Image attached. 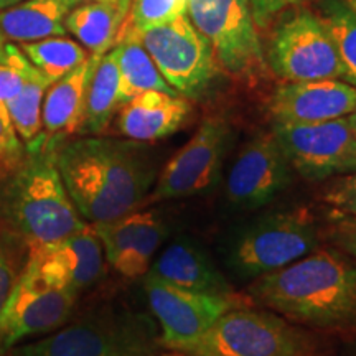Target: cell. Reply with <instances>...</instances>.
Segmentation results:
<instances>
[{
	"mask_svg": "<svg viewBox=\"0 0 356 356\" xmlns=\"http://www.w3.org/2000/svg\"><path fill=\"white\" fill-rule=\"evenodd\" d=\"M101 56L89 58L66 76L56 79L48 88L43 99L42 122L48 136H71L81 132L89 79Z\"/></svg>",
	"mask_w": 356,
	"mask_h": 356,
	"instance_id": "cell-20",
	"label": "cell"
},
{
	"mask_svg": "<svg viewBox=\"0 0 356 356\" xmlns=\"http://www.w3.org/2000/svg\"><path fill=\"white\" fill-rule=\"evenodd\" d=\"M26 251L25 239L0 220V312L24 270Z\"/></svg>",
	"mask_w": 356,
	"mask_h": 356,
	"instance_id": "cell-29",
	"label": "cell"
},
{
	"mask_svg": "<svg viewBox=\"0 0 356 356\" xmlns=\"http://www.w3.org/2000/svg\"><path fill=\"white\" fill-rule=\"evenodd\" d=\"M318 246V226L309 208L267 213L249 221L231 236L226 266L241 279L282 269Z\"/></svg>",
	"mask_w": 356,
	"mask_h": 356,
	"instance_id": "cell-6",
	"label": "cell"
},
{
	"mask_svg": "<svg viewBox=\"0 0 356 356\" xmlns=\"http://www.w3.org/2000/svg\"><path fill=\"white\" fill-rule=\"evenodd\" d=\"M168 350L185 356H310L315 345L282 315L248 305L226 312L202 335Z\"/></svg>",
	"mask_w": 356,
	"mask_h": 356,
	"instance_id": "cell-5",
	"label": "cell"
},
{
	"mask_svg": "<svg viewBox=\"0 0 356 356\" xmlns=\"http://www.w3.org/2000/svg\"><path fill=\"white\" fill-rule=\"evenodd\" d=\"M79 293L53 286L24 266L0 312V355L30 337L48 335L68 322Z\"/></svg>",
	"mask_w": 356,
	"mask_h": 356,
	"instance_id": "cell-12",
	"label": "cell"
},
{
	"mask_svg": "<svg viewBox=\"0 0 356 356\" xmlns=\"http://www.w3.org/2000/svg\"><path fill=\"white\" fill-rule=\"evenodd\" d=\"M91 226L109 264L131 279L147 274L160 246L170 234L168 222L157 210H134L115 220Z\"/></svg>",
	"mask_w": 356,
	"mask_h": 356,
	"instance_id": "cell-16",
	"label": "cell"
},
{
	"mask_svg": "<svg viewBox=\"0 0 356 356\" xmlns=\"http://www.w3.org/2000/svg\"><path fill=\"white\" fill-rule=\"evenodd\" d=\"M144 291L152 317L162 328L160 346H170L188 341L207 332L226 312L248 307L246 297L211 296L185 291L150 275H144Z\"/></svg>",
	"mask_w": 356,
	"mask_h": 356,
	"instance_id": "cell-13",
	"label": "cell"
},
{
	"mask_svg": "<svg viewBox=\"0 0 356 356\" xmlns=\"http://www.w3.org/2000/svg\"><path fill=\"white\" fill-rule=\"evenodd\" d=\"M20 2H24V0H0V10L15 6V3H20Z\"/></svg>",
	"mask_w": 356,
	"mask_h": 356,
	"instance_id": "cell-37",
	"label": "cell"
},
{
	"mask_svg": "<svg viewBox=\"0 0 356 356\" xmlns=\"http://www.w3.org/2000/svg\"><path fill=\"white\" fill-rule=\"evenodd\" d=\"M140 144L88 137L55 152L66 191L88 225L127 215L149 197L157 172Z\"/></svg>",
	"mask_w": 356,
	"mask_h": 356,
	"instance_id": "cell-1",
	"label": "cell"
},
{
	"mask_svg": "<svg viewBox=\"0 0 356 356\" xmlns=\"http://www.w3.org/2000/svg\"><path fill=\"white\" fill-rule=\"evenodd\" d=\"M115 61L121 74V101L122 104L134 96L145 91H162L168 95H177L170 88L154 60L139 42V38L127 33L119 38L113 48Z\"/></svg>",
	"mask_w": 356,
	"mask_h": 356,
	"instance_id": "cell-24",
	"label": "cell"
},
{
	"mask_svg": "<svg viewBox=\"0 0 356 356\" xmlns=\"http://www.w3.org/2000/svg\"><path fill=\"white\" fill-rule=\"evenodd\" d=\"M51 84V79H48L33 66L19 95L6 104L13 127H15L20 139L26 144H32L37 140L40 131L43 129V99Z\"/></svg>",
	"mask_w": 356,
	"mask_h": 356,
	"instance_id": "cell-27",
	"label": "cell"
},
{
	"mask_svg": "<svg viewBox=\"0 0 356 356\" xmlns=\"http://www.w3.org/2000/svg\"><path fill=\"white\" fill-rule=\"evenodd\" d=\"M254 304L293 323L330 330L356 328V259L338 248H315L248 287Z\"/></svg>",
	"mask_w": 356,
	"mask_h": 356,
	"instance_id": "cell-2",
	"label": "cell"
},
{
	"mask_svg": "<svg viewBox=\"0 0 356 356\" xmlns=\"http://www.w3.org/2000/svg\"><path fill=\"white\" fill-rule=\"evenodd\" d=\"M8 47H10V43H8L6 37L0 33V61L8 60Z\"/></svg>",
	"mask_w": 356,
	"mask_h": 356,
	"instance_id": "cell-35",
	"label": "cell"
},
{
	"mask_svg": "<svg viewBox=\"0 0 356 356\" xmlns=\"http://www.w3.org/2000/svg\"><path fill=\"white\" fill-rule=\"evenodd\" d=\"M162 356H185V355H181V353H177V351H170V353H163Z\"/></svg>",
	"mask_w": 356,
	"mask_h": 356,
	"instance_id": "cell-39",
	"label": "cell"
},
{
	"mask_svg": "<svg viewBox=\"0 0 356 356\" xmlns=\"http://www.w3.org/2000/svg\"><path fill=\"white\" fill-rule=\"evenodd\" d=\"M315 13L337 48L341 81L356 88V15L343 0H322Z\"/></svg>",
	"mask_w": 356,
	"mask_h": 356,
	"instance_id": "cell-25",
	"label": "cell"
},
{
	"mask_svg": "<svg viewBox=\"0 0 356 356\" xmlns=\"http://www.w3.org/2000/svg\"><path fill=\"white\" fill-rule=\"evenodd\" d=\"M33 65L15 43L8 47V60L0 61V104H7L20 92Z\"/></svg>",
	"mask_w": 356,
	"mask_h": 356,
	"instance_id": "cell-31",
	"label": "cell"
},
{
	"mask_svg": "<svg viewBox=\"0 0 356 356\" xmlns=\"http://www.w3.org/2000/svg\"><path fill=\"white\" fill-rule=\"evenodd\" d=\"M356 109V88L341 79L280 83L267 101L273 124H314L346 118Z\"/></svg>",
	"mask_w": 356,
	"mask_h": 356,
	"instance_id": "cell-17",
	"label": "cell"
},
{
	"mask_svg": "<svg viewBox=\"0 0 356 356\" xmlns=\"http://www.w3.org/2000/svg\"><path fill=\"white\" fill-rule=\"evenodd\" d=\"M346 119H348V122H350V127H351V131H353L355 137H356V109H355L353 113H351V114L346 115Z\"/></svg>",
	"mask_w": 356,
	"mask_h": 356,
	"instance_id": "cell-36",
	"label": "cell"
},
{
	"mask_svg": "<svg viewBox=\"0 0 356 356\" xmlns=\"http://www.w3.org/2000/svg\"><path fill=\"white\" fill-rule=\"evenodd\" d=\"M2 181L0 220L26 244L61 241L88 225L66 191L55 152L35 150Z\"/></svg>",
	"mask_w": 356,
	"mask_h": 356,
	"instance_id": "cell-3",
	"label": "cell"
},
{
	"mask_svg": "<svg viewBox=\"0 0 356 356\" xmlns=\"http://www.w3.org/2000/svg\"><path fill=\"white\" fill-rule=\"evenodd\" d=\"M343 2L351 8V12L356 15V0H343Z\"/></svg>",
	"mask_w": 356,
	"mask_h": 356,
	"instance_id": "cell-38",
	"label": "cell"
},
{
	"mask_svg": "<svg viewBox=\"0 0 356 356\" xmlns=\"http://www.w3.org/2000/svg\"><path fill=\"white\" fill-rule=\"evenodd\" d=\"M147 275L185 291L211 296H236L233 284L218 269L204 249L181 236L172 241L152 261Z\"/></svg>",
	"mask_w": 356,
	"mask_h": 356,
	"instance_id": "cell-18",
	"label": "cell"
},
{
	"mask_svg": "<svg viewBox=\"0 0 356 356\" xmlns=\"http://www.w3.org/2000/svg\"><path fill=\"white\" fill-rule=\"evenodd\" d=\"M147 356H155V355H147Z\"/></svg>",
	"mask_w": 356,
	"mask_h": 356,
	"instance_id": "cell-41",
	"label": "cell"
},
{
	"mask_svg": "<svg viewBox=\"0 0 356 356\" xmlns=\"http://www.w3.org/2000/svg\"><path fill=\"white\" fill-rule=\"evenodd\" d=\"M327 229L332 244L356 259V218L335 213Z\"/></svg>",
	"mask_w": 356,
	"mask_h": 356,
	"instance_id": "cell-34",
	"label": "cell"
},
{
	"mask_svg": "<svg viewBox=\"0 0 356 356\" xmlns=\"http://www.w3.org/2000/svg\"><path fill=\"white\" fill-rule=\"evenodd\" d=\"M309 2H314V0H249V6H251L256 25L264 29L279 15H284L292 8L296 10V8L305 7Z\"/></svg>",
	"mask_w": 356,
	"mask_h": 356,
	"instance_id": "cell-33",
	"label": "cell"
},
{
	"mask_svg": "<svg viewBox=\"0 0 356 356\" xmlns=\"http://www.w3.org/2000/svg\"><path fill=\"white\" fill-rule=\"evenodd\" d=\"M25 267L53 286L79 293L104 274V251L91 225L48 244H26Z\"/></svg>",
	"mask_w": 356,
	"mask_h": 356,
	"instance_id": "cell-15",
	"label": "cell"
},
{
	"mask_svg": "<svg viewBox=\"0 0 356 356\" xmlns=\"http://www.w3.org/2000/svg\"><path fill=\"white\" fill-rule=\"evenodd\" d=\"M292 167L274 132L252 137L236 157L226 180V203L233 210H259L292 181Z\"/></svg>",
	"mask_w": 356,
	"mask_h": 356,
	"instance_id": "cell-14",
	"label": "cell"
},
{
	"mask_svg": "<svg viewBox=\"0 0 356 356\" xmlns=\"http://www.w3.org/2000/svg\"><path fill=\"white\" fill-rule=\"evenodd\" d=\"M131 0H104L79 3L65 19L66 32L86 48L89 55L102 56L121 38Z\"/></svg>",
	"mask_w": 356,
	"mask_h": 356,
	"instance_id": "cell-22",
	"label": "cell"
},
{
	"mask_svg": "<svg viewBox=\"0 0 356 356\" xmlns=\"http://www.w3.org/2000/svg\"><path fill=\"white\" fill-rule=\"evenodd\" d=\"M19 48L26 60L53 83L76 70L89 58L86 48L66 35L32 43H20Z\"/></svg>",
	"mask_w": 356,
	"mask_h": 356,
	"instance_id": "cell-26",
	"label": "cell"
},
{
	"mask_svg": "<svg viewBox=\"0 0 356 356\" xmlns=\"http://www.w3.org/2000/svg\"><path fill=\"white\" fill-rule=\"evenodd\" d=\"M118 131L136 142L165 139L180 131L191 114V102L180 95L145 91L118 111Z\"/></svg>",
	"mask_w": 356,
	"mask_h": 356,
	"instance_id": "cell-19",
	"label": "cell"
},
{
	"mask_svg": "<svg viewBox=\"0 0 356 356\" xmlns=\"http://www.w3.org/2000/svg\"><path fill=\"white\" fill-rule=\"evenodd\" d=\"M322 200L340 215L356 218V170L328 178L322 190Z\"/></svg>",
	"mask_w": 356,
	"mask_h": 356,
	"instance_id": "cell-32",
	"label": "cell"
},
{
	"mask_svg": "<svg viewBox=\"0 0 356 356\" xmlns=\"http://www.w3.org/2000/svg\"><path fill=\"white\" fill-rule=\"evenodd\" d=\"M159 346L157 323L150 315L109 307L0 356H147Z\"/></svg>",
	"mask_w": 356,
	"mask_h": 356,
	"instance_id": "cell-4",
	"label": "cell"
},
{
	"mask_svg": "<svg viewBox=\"0 0 356 356\" xmlns=\"http://www.w3.org/2000/svg\"><path fill=\"white\" fill-rule=\"evenodd\" d=\"M131 35L144 44L163 79L177 95L186 99H202L213 88L221 70L211 47L186 13L163 25Z\"/></svg>",
	"mask_w": 356,
	"mask_h": 356,
	"instance_id": "cell-8",
	"label": "cell"
},
{
	"mask_svg": "<svg viewBox=\"0 0 356 356\" xmlns=\"http://www.w3.org/2000/svg\"><path fill=\"white\" fill-rule=\"evenodd\" d=\"M186 13V0H131L121 37L163 25Z\"/></svg>",
	"mask_w": 356,
	"mask_h": 356,
	"instance_id": "cell-28",
	"label": "cell"
},
{
	"mask_svg": "<svg viewBox=\"0 0 356 356\" xmlns=\"http://www.w3.org/2000/svg\"><path fill=\"white\" fill-rule=\"evenodd\" d=\"M231 140L233 129L226 119L218 115L204 119L193 137L160 172L147 202L180 200L210 190L220 180Z\"/></svg>",
	"mask_w": 356,
	"mask_h": 356,
	"instance_id": "cell-10",
	"label": "cell"
},
{
	"mask_svg": "<svg viewBox=\"0 0 356 356\" xmlns=\"http://www.w3.org/2000/svg\"><path fill=\"white\" fill-rule=\"evenodd\" d=\"M26 157L24 140L17 134L6 104H0V180L15 172Z\"/></svg>",
	"mask_w": 356,
	"mask_h": 356,
	"instance_id": "cell-30",
	"label": "cell"
},
{
	"mask_svg": "<svg viewBox=\"0 0 356 356\" xmlns=\"http://www.w3.org/2000/svg\"><path fill=\"white\" fill-rule=\"evenodd\" d=\"M81 2H104V0H81Z\"/></svg>",
	"mask_w": 356,
	"mask_h": 356,
	"instance_id": "cell-40",
	"label": "cell"
},
{
	"mask_svg": "<svg viewBox=\"0 0 356 356\" xmlns=\"http://www.w3.org/2000/svg\"><path fill=\"white\" fill-rule=\"evenodd\" d=\"M267 66L287 83L341 79V65L327 29L314 10L296 8L270 35Z\"/></svg>",
	"mask_w": 356,
	"mask_h": 356,
	"instance_id": "cell-9",
	"label": "cell"
},
{
	"mask_svg": "<svg viewBox=\"0 0 356 356\" xmlns=\"http://www.w3.org/2000/svg\"><path fill=\"white\" fill-rule=\"evenodd\" d=\"M79 3L81 0H24L0 10V33L19 44L65 37L66 15Z\"/></svg>",
	"mask_w": 356,
	"mask_h": 356,
	"instance_id": "cell-21",
	"label": "cell"
},
{
	"mask_svg": "<svg viewBox=\"0 0 356 356\" xmlns=\"http://www.w3.org/2000/svg\"><path fill=\"white\" fill-rule=\"evenodd\" d=\"M284 154L302 178L327 181L356 170V137L346 118L314 124H273Z\"/></svg>",
	"mask_w": 356,
	"mask_h": 356,
	"instance_id": "cell-11",
	"label": "cell"
},
{
	"mask_svg": "<svg viewBox=\"0 0 356 356\" xmlns=\"http://www.w3.org/2000/svg\"><path fill=\"white\" fill-rule=\"evenodd\" d=\"M186 15L211 47L218 66L243 81L269 70L249 0H186Z\"/></svg>",
	"mask_w": 356,
	"mask_h": 356,
	"instance_id": "cell-7",
	"label": "cell"
},
{
	"mask_svg": "<svg viewBox=\"0 0 356 356\" xmlns=\"http://www.w3.org/2000/svg\"><path fill=\"white\" fill-rule=\"evenodd\" d=\"M121 74L114 51L102 55L89 79L81 132L99 136L121 109Z\"/></svg>",
	"mask_w": 356,
	"mask_h": 356,
	"instance_id": "cell-23",
	"label": "cell"
}]
</instances>
